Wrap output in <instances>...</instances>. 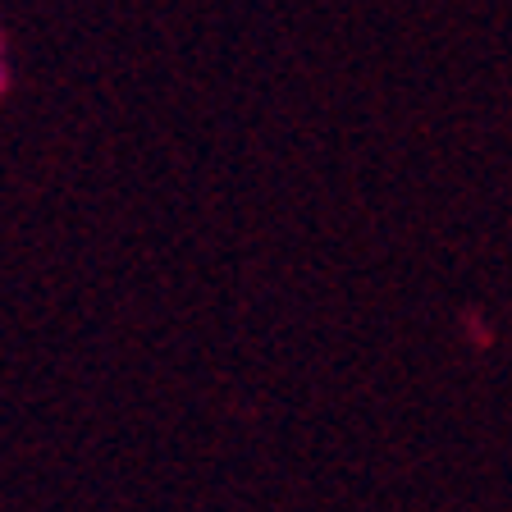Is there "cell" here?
<instances>
[{
  "label": "cell",
  "instance_id": "obj_1",
  "mask_svg": "<svg viewBox=\"0 0 512 512\" xmlns=\"http://www.w3.org/2000/svg\"><path fill=\"white\" fill-rule=\"evenodd\" d=\"M10 87V64H5V46H0V92Z\"/></svg>",
  "mask_w": 512,
  "mask_h": 512
}]
</instances>
